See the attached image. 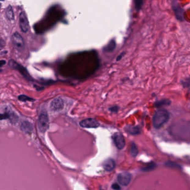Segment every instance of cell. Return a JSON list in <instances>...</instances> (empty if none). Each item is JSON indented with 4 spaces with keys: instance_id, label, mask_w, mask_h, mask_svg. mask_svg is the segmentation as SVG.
I'll use <instances>...</instances> for the list:
<instances>
[{
    "instance_id": "6da1fadb",
    "label": "cell",
    "mask_w": 190,
    "mask_h": 190,
    "mask_svg": "<svg viewBox=\"0 0 190 190\" xmlns=\"http://www.w3.org/2000/svg\"><path fill=\"white\" fill-rule=\"evenodd\" d=\"M169 113L166 109H161L157 111L153 118V124L156 129L162 127L169 119Z\"/></svg>"
},
{
    "instance_id": "7a4b0ae2",
    "label": "cell",
    "mask_w": 190,
    "mask_h": 190,
    "mask_svg": "<svg viewBox=\"0 0 190 190\" xmlns=\"http://www.w3.org/2000/svg\"><path fill=\"white\" fill-rule=\"evenodd\" d=\"M38 127L41 133H45L49 127V119L48 113L46 111H42L39 116Z\"/></svg>"
},
{
    "instance_id": "3957f363",
    "label": "cell",
    "mask_w": 190,
    "mask_h": 190,
    "mask_svg": "<svg viewBox=\"0 0 190 190\" xmlns=\"http://www.w3.org/2000/svg\"><path fill=\"white\" fill-rule=\"evenodd\" d=\"M9 65L10 67H11L13 69H15L16 70H18L20 73H21L22 75L26 79L29 80H31L32 78H31V77L30 75L27 70H26L25 68H24L21 65L17 63L15 61L13 60H11L9 61Z\"/></svg>"
},
{
    "instance_id": "277c9868",
    "label": "cell",
    "mask_w": 190,
    "mask_h": 190,
    "mask_svg": "<svg viewBox=\"0 0 190 190\" xmlns=\"http://www.w3.org/2000/svg\"><path fill=\"white\" fill-rule=\"evenodd\" d=\"M80 126L86 128H95L100 126V124L94 118H87L80 122Z\"/></svg>"
},
{
    "instance_id": "5b68a950",
    "label": "cell",
    "mask_w": 190,
    "mask_h": 190,
    "mask_svg": "<svg viewBox=\"0 0 190 190\" xmlns=\"http://www.w3.org/2000/svg\"><path fill=\"white\" fill-rule=\"evenodd\" d=\"M119 184L124 186H127L130 182L132 180V175L130 173L127 172H122L118 174L117 178Z\"/></svg>"
},
{
    "instance_id": "8992f818",
    "label": "cell",
    "mask_w": 190,
    "mask_h": 190,
    "mask_svg": "<svg viewBox=\"0 0 190 190\" xmlns=\"http://www.w3.org/2000/svg\"><path fill=\"white\" fill-rule=\"evenodd\" d=\"M19 24L22 32L26 33L29 31V22L28 19L24 12L20 13L19 16Z\"/></svg>"
},
{
    "instance_id": "52a82bcc",
    "label": "cell",
    "mask_w": 190,
    "mask_h": 190,
    "mask_svg": "<svg viewBox=\"0 0 190 190\" xmlns=\"http://www.w3.org/2000/svg\"><path fill=\"white\" fill-rule=\"evenodd\" d=\"M11 41L13 46L17 49H22L25 45L21 35L17 32H15L13 34L11 37Z\"/></svg>"
},
{
    "instance_id": "ba28073f",
    "label": "cell",
    "mask_w": 190,
    "mask_h": 190,
    "mask_svg": "<svg viewBox=\"0 0 190 190\" xmlns=\"http://www.w3.org/2000/svg\"><path fill=\"white\" fill-rule=\"evenodd\" d=\"M113 139L118 149H123L126 145V141L123 136L121 133H114L113 136Z\"/></svg>"
},
{
    "instance_id": "9c48e42d",
    "label": "cell",
    "mask_w": 190,
    "mask_h": 190,
    "mask_svg": "<svg viewBox=\"0 0 190 190\" xmlns=\"http://www.w3.org/2000/svg\"><path fill=\"white\" fill-rule=\"evenodd\" d=\"M172 9L174 11L177 19L180 21H183L184 20V10L181 7L177 1L173 0Z\"/></svg>"
},
{
    "instance_id": "30bf717a",
    "label": "cell",
    "mask_w": 190,
    "mask_h": 190,
    "mask_svg": "<svg viewBox=\"0 0 190 190\" xmlns=\"http://www.w3.org/2000/svg\"><path fill=\"white\" fill-rule=\"evenodd\" d=\"M63 108L64 100L60 97L54 99V100L51 101L50 106L51 111H61Z\"/></svg>"
},
{
    "instance_id": "8fae6325",
    "label": "cell",
    "mask_w": 190,
    "mask_h": 190,
    "mask_svg": "<svg viewBox=\"0 0 190 190\" xmlns=\"http://www.w3.org/2000/svg\"><path fill=\"white\" fill-rule=\"evenodd\" d=\"M103 167L105 171L111 172L115 168V163L113 159H108L103 163Z\"/></svg>"
},
{
    "instance_id": "7c38bea8",
    "label": "cell",
    "mask_w": 190,
    "mask_h": 190,
    "mask_svg": "<svg viewBox=\"0 0 190 190\" xmlns=\"http://www.w3.org/2000/svg\"><path fill=\"white\" fill-rule=\"evenodd\" d=\"M20 128L22 131L25 133H31L33 130L32 125L27 121H24L21 124Z\"/></svg>"
},
{
    "instance_id": "4fadbf2b",
    "label": "cell",
    "mask_w": 190,
    "mask_h": 190,
    "mask_svg": "<svg viewBox=\"0 0 190 190\" xmlns=\"http://www.w3.org/2000/svg\"><path fill=\"white\" fill-rule=\"evenodd\" d=\"M126 130H127L128 133L131 134H138L141 132V130L138 126H128L126 128Z\"/></svg>"
},
{
    "instance_id": "5bb4252c",
    "label": "cell",
    "mask_w": 190,
    "mask_h": 190,
    "mask_svg": "<svg viewBox=\"0 0 190 190\" xmlns=\"http://www.w3.org/2000/svg\"><path fill=\"white\" fill-rule=\"evenodd\" d=\"M5 13H6V16L8 20H9L10 21H13L15 19L14 13L13 11V7L11 5H9L7 7Z\"/></svg>"
},
{
    "instance_id": "9a60e30c",
    "label": "cell",
    "mask_w": 190,
    "mask_h": 190,
    "mask_svg": "<svg viewBox=\"0 0 190 190\" xmlns=\"http://www.w3.org/2000/svg\"><path fill=\"white\" fill-rule=\"evenodd\" d=\"M130 154L133 157H136L138 154V149L136 144L134 143H132L130 147Z\"/></svg>"
},
{
    "instance_id": "2e32d148",
    "label": "cell",
    "mask_w": 190,
    "mask_h": 190,
    "mask_svg": "<svg viewBox=\"0 0 190 190\" xmlns=\"http://www.w3.org/2000/svg\"><path fill=\"white\" fill-rule=\"evenodd\" d=\"M155 167V163L154 162H152L150 164L147 166L145 167L142 168V171L149 172L153 170Z\"/></svg>"
},
{
    "instance_id": "e0dca14e",
    "label": "cell",
    "mask_w": 190,
    "mask_h": 190,
    "mask_svg": "<svg viewBox=\"0 0 190 190\" xmlns=\"http://www.w3.org/2000/svg\"><path fill=\"white\" fill-rule=\"evenodd\" d=\"M18 99L20 101H34L35 100L34 99L29 97L28 96L25 95H21L19 96Z\"/></svg>"
},
{
    "instance_id": "ac0fdd59",
    "label": "cell",
    "mask_w": 190,
    "mask_h": 190,
    "mask_svg": "<svg viewBox=\"0 0 190 190\" xmlns=\"http://www.w3.org/2000/svg\"><path fill=\"white\" fill-rule=\"evenodd\" d=\"M134 1L136 9L138 11H140V10H141V9H142L143 1V0H134Z\"/></svg>"
},
{
    "instance_id": "d6986e66",
    "label": "cell",
    "mask_w": 190,
    "mask_h": 190,
    "mask_svg": "<svg viewBox=\"0 0 190 190\" xmlns=\"http://www.w3.org/2000/svg\"><path fill=\"white\" fill-rule=\"evenodd\" d=\"M9 119L11 120V122L12 123H16V122L18 120V117L16 115V114H11L10 113V117H9Z\"/></svg>"
},
{
    "instance_id": "ffe728a7",
    "label": "cell",
    "mask_w": 190,
    "mask_h": 190,
    "mask_svg": "<svg viewBox=\"0 0 190 190\" xmlns=\"http://www.w3.org/2000/svg\"><path fill=\"white\" fill-rule=\"evenodd\" d=\"M168 102H171V101H170V100H161V101H159L155 104V105L157 106V107H159V106H160V105H162V104H170V103H168Z\"/></svg>"
},
{
    "instance_id": "44dd1931",
    "label": "cell",
    "mask_w": 190,
    "mask_h": 190,
    "mask_svg": "<svg viewBox=\"0 0 190 190\" xmlns=\"http://www.w3.org/2000/svg\"><path fill=\"white\" fill-rule=\"evenodd\" d=\"M9 117H10V113H5L3 114H0V120L9 119Z\"/></svg>"
},
{
    "instance_id": "7402d4cb",
    "label": "cell",
    "mask_w": 190,
    "mask_h": 190,
    "mask_svg": "<svg viewBox=\"0 0 190 190\" xmlns=\"http://www.w3.org/2000/svg\"><path fill=\"white\" fill-rule=\"evenodd\" d=\"M111 188L114 190H120V186L117 184H113L111 186Z\"/></svg>"
},
{
    "instance_id": "603a6c76",
    "label": "cell",
    "mask_w": 190,
    "mask_h": 190,
    "mask_svg": "<svg viewBox=\"0 0 190 190\" xmlns=\"http://www.w3.org/2000/svg\"><path fill=\"white\" fill-rule=\"evenodd\" d=\"M118 109H119V108L117 106H114V107L109 108V111L112 112H117L118 111Z\"/></svg>"
},
{
    "instance_id": "cb8c5ba5",
    "label": "cell",
    "mask_w": 190,
    "mask_h": 190,
    "mask_svg": "<svg viewBox=\"0 0 190 190\" xmlns=\"http://www.w3.org/2000/svg\"><path fill=\"white\" fill-rule=\"evenodd\" d=\"M6 61L5 60H0V67H3V65L6 64Z\"/></svg>"
},
{
    "instance_id": "d4e9b609",
    "label": "cell",
    "mask_w": 190,
    "mask_h": 190,
    "mask_svg": "<svg viewBox=\"0 0 190 190\" xmlns=\"http://www.w3.org/2000/svg\"><path fill=\"white\" fill-rule=\"evenodd\" d=\"M1 4L0 3V8H1Z\"/></svg>"
},
{
    "instance_id": "484cf974",
    "label": "cell",
    "mask_w": 190,
    "mask_h": 190,
    "mask_svg": "<svg viewBox=\"0 0 190 190\" xmlns=\"http://www.w3.org/2000/svg\"><path fill=\"white\" fill-rule=\"evenodd\" d=\"M0 1H4L5 0H0Z\"/></svg>"
},
{
    "instance_id": "4316f807",
    "label": "cell",
    "mask_w": 190,
    "mask_h": 190,
    "mask_svg": "<svg viewBox=\"0 0 190 190\" xmlns=\"http://www.w3.org/2000/svg\"><path fill=\"white\" fill-rule=\"evenodd\" d=\"M2 71V70H0V73Z\"/></svg>"
},
{
    "instance_id": "83f0119b",
    "label": "cell",
    "mask_w": 190,
    "mask_h": 190,
    "mask_svg": "<svg viewBox=\"0 0 190 190\" xmlns=\"http://www.w3.org/2000/svg\"><path fill=\"white\" fill-rule=\"evenodd\" d=\"M0 44H1V42H0Z\"/></svg>"
}]
</instances>
